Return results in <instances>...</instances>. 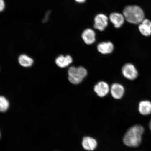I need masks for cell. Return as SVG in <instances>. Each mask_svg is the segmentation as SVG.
Instances as JSON below:
<instances>
[{"mask_svg":"<svg viewBox=\"0 0 151 151\" xmlns=\"http://www.w3.org/2000/svg\"><path fill=\"white\" fill-rule=\"evenodd\" d=\"M109 19L111 22L114 24V27L120 28L124 24V20L123 14L118 13H113L109 16Z\"/></svg>","mask_w":151,"mask_h":151,"instance_id":"10","label":"cell"},{"mask_svg":"<svg viewBox=\"0 0 151 151\" xmlns=\"http://www.w3.org/2000/svg\"><path fill=\"white\" fill-rule=\"evenodd\" d=\"M149 127H150L151 131V120L150 122V124H149Z\"/></svg>","mask_w":151,"mask_h":151,"instance_id":"20","label":"cell"},{"mask_svg":"<svg viewBox=\"0 0 151 151\" xmlns=\"http://www.w3.org/2000/svg\"><path fill=\"white\" fill-rule=\"evenodd\" d=\"M110 91L113 97L116 99H122L124 93V87L119 83L113 84L111 86Z\"/></svg>","mask_w":151,"mask_h":151,"instance_id":"8","label":"cell"},{"mask_svg":"<svg viewBox=\"0 0 151 151\" xmlns=\"http://www.w3.org/2000/svg\"><path fill=\"white\" fill-rule=\"evenodd\" d=\"M123 75L130 80H135L138 76V72L133 64L128 63L124 65L122 69Z\"/></svg>","mask_w":151,"mask_h":151,"instance_id":"4","label":"cell"},{"mask_svg":"<svg viewBox=\"0 0 151 151\" xmlns=\"http://www.w3.org/2000/svg\"><path fill=\"white\" fill-rule=\"evenodd\" d=\"M82 37L83 40L86 44H92L96 41L95 32L90 28L86 29L83 32Z\"/></svg>","mask_w":151,"mask_h":151,"instance_id":"9","label":"cell"},{"mask_svg":"<svg viewBox=\"0 0 151 151\" xmlns=\"http://www.w3.org/2000/svg\"><path fill=\"white\" fill-rule=\"evenodd\" d=\"M9 106V102L5 97L1 96L0 97V111L2 112H6Z\"/></svg>","mask_w":151,"mask_h":151,"instance_id":"16","label":"cell"},{"mask_svg":"<svg viewBox=\"0 0 151 151\" xmlns=\"http://www.w3.org/2000/svg\"><path fill=\"white\" fill-rule=\"evenodd\" d=\"M83 148L88 151H92L95 150L98 145L97 142L93 138L87 136L83 137L82 141Z\"/></svg>","mask_w":151,"mask_h":151,"instance_id":"7","label":"cell"},{"mask_svg":"<svg viewBox=\"0 0 151 151\" xmlns=\"http://www.w3.org/2000/svg\"><path fill=\"white\" fill-rule=\"evenodd\" d=\"M139 111L141 114L147 116L151 113V102L148 101H142L139 105Z\"/></svg>","mask_w":151,"mask_h":151,"instance_id":"14","label":"cell"},{"mask_svg":"<svg viewBox=\"0 0 151 151\" xmlns=\"http://www.w3.org/2000/svg\"><path fill=\"white\" fill-rule=\"evenodd\" d=\"M144 128L140 125L136 124L128 129L124 134L123 141L128 147L136 148L139 146L142 141V135Z\"/></svg>","mask_w":151,"mask_h":151,"instance_id":"1","label":"cell"},{"mask_svg":"<svg viewBox=\"0 0 151 151\" xmlns=\"http://www.w3.org/2000/svg\"><path fill=\"white\" fill-rule=\"evenodd\" d=\"M73 61V58L70 55L64 56L62 55L58 56L55 60L57 65L62 68L68 67L72 63Z\"/></svg>","mask_w":151,"mask_h":151,"instance_id":"11","label":"cell"},{"mask_svg":"<svg viewBox=\"0 0 151 151\" xmlns=\"http://www.w3.org/2000/svg\"><path fill=\"white\" fill-rule=\"evenodd\" d=\"M108 18L105 14H98L94 18V28L100 31H103L108 25Z\"/></svg>","mask_w":151,"mask_h":151,"instance_id":"5","label":"cell"},{"mask_svg":"<svg viewBox=\"0 0 151 151\" xmlns=\"http://www.w3.org/2000/svg\"><path fill=\"white\" fill-rule=\"evenodd\" d=\"M68 80L71 83L78 84L82 82L87 75L88 72L83 67H71L68 70Z\"/></svg>","mask_w":151,"mask_h":151,"instance_id":"3","label":"cell"},{"mask_svg":"<svg viewBox=\"0 0 151 151\" xmlns=\"http://www.w3.org/2000/svg\"><path fill=\"white\" fill-rule=\"evenodd\" d=\"M110 89L108 84L104 81L97 83L94 88V92L100 97H104L106 96L109 93Z\"/></svg>","mask_w":151,"mask_h":151,"instance_id":"6","label":"cell"},{"mask_svg":"<svg viewBox=\"0 0 151 151\" xmlns=\"http://www.w3.org/2000/svg\"><path fill=\"white\" fill-rule=\"evenodd\" d=\"M18 61L20 65L24 67H31L34 62L32 58L24 54L19 56Z\"/></svg>","mask_w":151,"mask_h":151,"instance_id":"15","label":"cell"},{"mask_svg":"<svg viewBox=\"0 0 151 151\" xmlns=\"http://www.w3.org/2000/svg\"><path fill=\"white\" fill-rule=\"evenodd\" d=\"M98 51L101 53L107 54L111 53L114 49V46L110 42H103L99 43L97 46Z\"/></svg>","mask_w":151,"mask_h":151,"instance_id":"13","label":"cell"},{"mask_svg":"<svg viewBox=\"0 0 151 151\" xmlns=\"http://www.w3.org/2000/svg\"><path fill=\"white\" fill-rule=\"evenodd\" d=\"M123 14L125 19L131 24H140L145 19L144 12L141 7L136 5L126 7Z\"/></svg>","mask_w":151,"mask_h":151,"instance_id":"2","label":"cell"},{"mask_svg":"<svg viewBox=\"0 0 151 151\" xmlns=\"http://www.w3.org/2000/svg\"><path fill=\"white\" fill-rule=\"evenodd\" d=\"M5 3L4 0H0V11L3 12L5 8Z\"/></svg>","mask_w":151,"mask_h":151,"instance_id":"17","label":"cell"},{"mask_svg":"<svg viewBox=\"0 0 151 151\" xmlns=\"http://www.w3.org/2000/svg\"><path fill=\"white\" fill-rule=\"evenodd\" d=\"M75 1L78 3H83L85 2L86 0H75Z\"/></svg>","mask_w":151,"mask_h":151,"instance_id":"19","label":"cell"},{"mask_svg":"<svg viewBox=\"0 0 151 151\" xmlns=\"http://www.w3.org/2000/svg\"><path fill=\"white\" fill-rule=\"evenodd\" d=\"M139 29L143 35L150 36L151 35V22L147 19H145L139 24Z\"/></svg>","mask_w":151,"mask_h":151,"instance_id":"12","label":"cell"},{"mask_svg":"<svg viewBox=\"0 0 151 151\" xmlns=\"http://www.w3.org/2000/svg\"><path fill=\"white\" fill-rule=\"evenodd\" d=\"M50 13V11H48V12H47L46 13V15H45V17L43 20V22H46L47 21H48Z\"/></svg>","mask_w":151,"mask_h":151,"instance_id":"18","label":"cell"}]
</instances>
